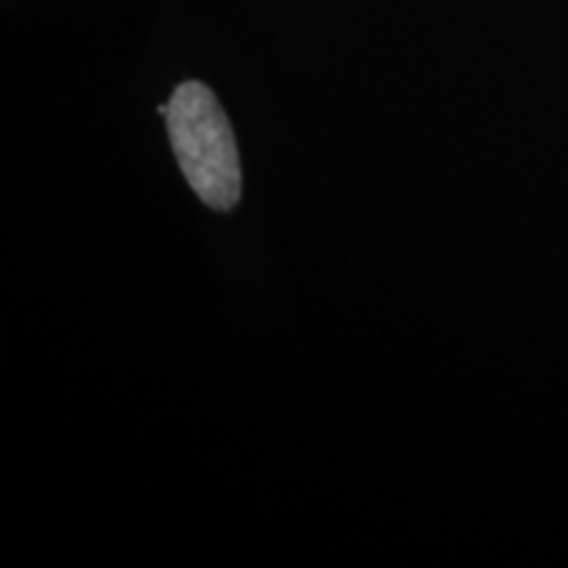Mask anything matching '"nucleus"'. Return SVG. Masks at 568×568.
<instances>
[{
	"instance_id": "f257e3e1",
	"label": "nucleus",
	"mask_w": 568,
	"mask_h": 568,
	"mask_svg": "<svg viewBox=\"0 0 568 568\" xmlns=\"http://www.w3.org/2000/svg\"><path fill=\"white\" fill-rule=\"evenodd\" d=\"M159 111L193 193L213 211H232L243 195V169L234 130L213 90L182 82Z\"/></svg>"
}]
</instances>
